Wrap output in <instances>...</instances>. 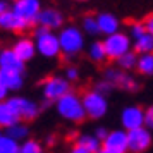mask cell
I'll use <instances>...</instances> for the list:
<instances>
[{
    "label": "cell",
    "mask_w": 153,
    "mask_h": 153,
    "mask_svg": "<svg viewBox=\"0 0 153 153\" xmlns=\"http://www.w3.org/2000/svg\"><path fill=\"white\" fill-rule=\"evenodd\" d=\"M55 110L64 120H67L71 124H81L86 119L83 103H81V97L74 91H69L67 95H64L62 98L57 100Z\"/></svg>",
    "instance_id": "obj_1"
},
{
    "label": "cell",
    "mask_w": 153,
    "mask_h": 153,
    "mask_svg": "<svg viewBox=\"0 0 153 153\" xmlns=\"http://www.w3.org/2000/svg\"><path fill=\"white\" fill-rule=\"evenodd\" d=\"M57 38H59L60 55H64L65 59L79 55L84 48V33L77 26L60 28V33L57 35Z\"/></svg>",
    "instance_id": "obj_2"
},
{
    "label": "cell",
    "mask_w": 153,
    "mask_h": 153,
    "mask_svg": "<svg viewBox=\"0 0 153 153\" xmlns=\"http://www.w3.org/2000/svg\"><path fill=\"white\" fill-rule=\"evenodd\" d=\"M35 48L36 53H40L45 59H57L60 55V47H59V38L53 31H50L47 28L38 26L35 29Z\"/></svg>",
    "instance_id": "obj_3"
},
{
    "label": "cell",
    "mask_w": 153,
    "mask_h": 153,
    "mask_svg": "<svg viewBox=\"0 0 153 153\" xmlns=\"http://www.w3.org/2000/svg\"><path fill=\"white\" fill-rule=\"evenodd\" d=\"M81 103H83L86 117L91 119V120H100L108 112V100L105 95L98 93L97 90L84 91L83 97H81Z\"/></svg>",
    "instance_id": "obj_4"
},
{
    "label": "cell",
    "mask_w": 153,
    "mask_h": 153,
    "mask_svg": "<svg viewBox=\"0 0 153 153\" xmlns=\"http://www.w3.org/2000/svg\"><path fill=\"white\" fill-rule=\"evenodd\" d=\"M5 103L10 107V110L14 112L16 117L19 120H22V122H26V120L29 122V120L38 119L40 110H42V107L36 103L35 100H31L28 97H17V95H14V97H9L5 100Z\"/></svg>",
    "instance_id": "obj_5"
},
{
    "label": "cell",
    "mask_w": 153,
    "mask_h": 153,
    "mask_svg": "<svg viewBox=\"0 0 153 153\" xmlns=\"http://www.w3.org/2000/svg\"><path fill=\"white\" fill-rule=\"evenodd\" d=\"M102 43H103L107 59H110V60H117L119 57H122L129 50H132V40L129 38V35H126L122 31L105 36Z\"/></svg>",
    "instance_id": "obj_6"
},
{
    "label": "cell",
    "mask_w": 153,
    "mask_h": 153,
    "mask_svg": "<svg viewBox=\"0 0 153 153\" xmlns=\"http://www.w3.org/2000/svg\"><path fill=\"white\" fill-rule=\"evenodd\" d=\"M69 91H72V88L64 76H48L42 83V95L47 103H55L59 98L67 95Z\"/></svg>",
    "instance_id": "obj_7"
},
{
    "label": "cell",
    "mask_w": 153,
    "mask_h": 153,
    "mask_svg": "<svg viewBox=\"0 0 153 153\" xmlns=\"http://www.w3.org/2000/svg\"><path fill=\"white\" fill-rule=\"evenodd\" d=\"M126 134H127V152L129 153H145L153 145V134L145 126L132 129V131H126Z\"/></svg>",
    "instance_id": "obj_8"
},
{
    "label": "cell",
    "mask_w": 153,
    "mask_h": 153,
    "mask_svg": "<svg viewBox=\"0 0 153 153\" xmlns=\"http://www.w3.org/2000/svg\"><path fill=\"white\" fill-rule=\"evenodd\" d=\"M103 79L114 86V88H120L126 91H136L139 88L138 81L126 71L119 69V67H107L103 72Z\"/></svg>",
    "instance_id": "obj_9"
},
{
    "label": "cell",
    "mask_w": 153,
    "mask_h": 153,
    "mask_svg": "<svg viewBox=\"0 0 153 153\" xmlns=\"http://www.w3.org/2000/svg\"><path fill=\"white\" fill-rule=\"evenodd\" d=\"M143 119H145V108H141L139 105H127L120 110V124L124 131L143 127Z\"/></svg>",
    "instance_id": "obj_10"
},
{
    "label": "cell",
    "mask_w": 153,
    "mask_h": 153,
    "mask_svg": "<svg viewBox=\"0 0 153 153\" xmlns=\"http://www.w3.org/2000/svg\"><path fill=\"white\" fill-rule=\"evenodd\" d=\"M10 10L17 14L21 19H24L28 24H33L36 22V17L42 10V2L40 0H16L14 7Z\"/></svg>",
    "instance_id": "obj_11"
},
{
    "label": "cell",
    "mask_w": 153,
    "mask_h": 153,
    "mask_svg": "<svg viewBox=\"0 0 153 153\" xmlns=\"http://www.w3.org/2000/svg\"><path fill=\"white\" fill-rule=\"evenodd\" d=\"M36 22H38V26H42V28H47L50 31H53V29H60L64 24V14L60 10H57V9H42L40 10V14L36 17Z\"/></svg>",
    "instance_id": "obj_12"
},
{
    "label": "cell",
    "mask_w": 153,
    "mask_h": 153,
    "mask_svg": "<svg viewBox=\"0 0 153 153\" xmlns=\"http://www.w3.org/2000/svg\"><path fill=\"white\" fill-rule=\"evenodd\" d=\"M28 22L21 19L17 14H14L10 9H7L5 12L0 14V29L4 31H10V33H21L28 29Z\"/></svg>",
    "instance_id": "obj_13"
},
{
    "label": "cell",
    "mask_w": 153,
    "mask_h": 153,
    "mask_svg": "<svg viewBox=\"0 0 153 153\" xmlns=\"http://www.w3.org/2000/svg\"><path fill=\"white\" fill-rule=\"evenodd\" d=\"M102 146L110 148V150H117V152H122V153H127V134H126V131L122 127L108 131V134L102 141Z\"/></svg>",
    "instance_id": "obj_14"
},
{
    "label": "cell",
    "mask_w": 153,
    "mask_h": 153,
    "mask_svg": "<svg viewBox=\"0 0 153 153\" xmlns=\"http://www.w3.org/2000/svg\"><path fill=\"white\" fill-rule=\"evenodd\" d=\"M12 52H14L17 59L21 60V62H29V60H33L36 55V48H35V42H33V38H28V36H22L19 38L17 42L14 43V47H12Z\"/></svg>",
    "instance_id": "obj_15"
},
{
    "label": "cell",
    "mask_w": 153,
    "mask_h": 153,
    "mask_svg": "<svg viewBox=\"0 0 153 153\" xmlns=\"http://www.w3.org/2000/svg\"><path fill=\"white\" fill-rule=\"evenodd\" d=\"M95 17H97L98 31L105 36L117 33L119 28H120V22H119L117 16H114L112 12H102V14L95 16Z\"/></svg>",
    "instance_id": "obj_16"
},
{
    "label": "cell",
    "mask_w": 153,
    "mask_h": 153,
    "mask_svg": "<svg viewBox=\"0 0 153 153\" xmlns=\"http://www.w3.org/2000/svg\"><path fill=\"white\" fill-rule=\"evenodd\" d=\"M0 69L5 71H14V72H21L24 74V69H26V64L21 62L17 55L10 48L0 50Z\"/></svg>",
    "instance_id": "obj_17"
},
{
    "label": "cell",
    "mask_w": 153,
    "mask_h": 153,
    "mask_svg": "<svg viewBox=\"0 0 153 153\" xmlns=\"http://www.w3.org/2000/svg\"><path fill=\"white\" fill-rule=\"evenodd\" d=\"M0 83L4 84L9 91H19L24 86V74L14 72V71L0 69Z\"/></svg>",
    "instance_id": "obj_18"
},
{
    "label": "cell",
    "mask_w": 153,
    "mask_h": 153,
    "mask_svg": "<svg viewBox=\"0 0 153 153\" xmlns=\"http://www.w3.org/2000/svg\"><path fill=\"white\" fill-rule=\"evenodd\" d=\"M4 134H5V136H9V138H12L14 141H17V143H22L24 139H28V138H29V134H31V129H29V126L26 124V122H22V120H17V122H14L12 126L5 127Z\"/></svg>",
    "instance_id": "obj_19"
},
{
    "label": "cell",
    "mask_w": 153,
    "mask_h": 153,
    "mask_svg": "<svg viewBox=\"0 0 153 153\" xmlns=\"http://www.w3.org/2000/svg\"><path fill=\"white\" fill-rule=\"evenodd\" d=\"M74 145L79 146V148H84V150H88L91 153H98V150L102 148V141L93 132H81V134L76 136V143Z\"/></svg>",
    "instance_id": "obj_20"
},
{
    "label": "cell",
    "mask_w": 153,
    "mask_h": 153,
    "mask_svg": "<svg viewBox=\"0 0 153 153\" xmlns=\"http://www.w3.org/2000/svg\"><path fill=\"white\" fill-rule=\"evenodd\" d=\"M132 52H136L138 55L153 53V36L150 33H143L136 40H132Z\"/></svg>",
    "instance_id": "obj_21"
},
{
    "label": "cell",
    "mask_w": 153,
    "mask_h": 153,
    "mask_svg": "<svg viewBox=\"0 0 153 153\" xmlns=\"http://www.w3.org/2000/svg\"><path fill=\"white\" fill-rule=\"evenodd\" d=\"M88 59L91 62L95 64H103L107 59V53H105V48H103V43L102 42H93L88 47Z\"/></svg>",
    "instance_id": "obj_22"
},
{
    "label": "cell",
    "mask_w": 153,
    "mask_h": 153,
    "mask_svg": "<svg viewBox=\"0 0 153 153\" xmlns=\"http://www.w3.org/2000/svg\"><path fill=\"white\" fill-rule=\"evenodd\" d=\"M136 69L143 76H153V53H141V55H138Z\"/></svg>",
    "instance_id": "obj_23"
},
{
    "label": "cell",
    "mask_w": 153,
    "mask_h": 153,
    "mask_svg": "<svg viewBox=\"0 0 153 153\" xmlns=\"http://www.w3.org/2000/svg\"><path fill=\"white\" fill-rule=\"evenodd\" d=\"M17 120L19 119L14 115V112L10 110V107L5 102H0V129H5V127L12 126Z\"/></svg>",
    "instance_id": "obj_24"
},
{
    "label": "cell",
    "mask_w": 153,
    "mask_h": 153,
    "mask_svg": "<svg viewBox=\"0 0 153 153\" xmlns=\"http://www.w3.org/2000/svg\"><path fill=\"white\" fill-rule=\"evenodd\" d=\"M115 62H117V67H119V69H122V71H126V72H129V71L136 69L138 53H136V52H132V50H129L127 53H124L122 57H119Z\"/></svg>",
    "instance_id": "obj_25"
},
{
    "label": "cell",
    "mask_w": 153,
    "mask_h": 153,
    "mask_svg": "<svg viewBox=\"0 0 153 153\" xmlns=\"http://www.w3.org/2000/svg\"><path fill=\"white\" fill-rule=\"evenodd\" d=\"M19 153H45V146L38 139L28 138L19 143Z\"/></svg>",
    "instance_id": "obj_26"
},
{
    "label": "cell",
    "mask_w": 153,
    "mask_h": 153,
    "mask_svg": "<svg viewBox=\"0 0 153 153\" xmlns=\"http://www.w3.org/2000/svg\"><path fill=\"white\" fill-rule=\"evenodd\" d=\"M0 153H19V143L4 134L0 138Z\"/></svg>",
    "instance_id": "obj_27"
},
{
    "label": "cell",
    "mask_w": 153,
    "mask_h": 153,
    "mask_svg": "<svg viewBox=\"0 0 153 153\" xmlns=\"http://www.w3.org/2000/svg\"><path fill=\"white\" fill-rule=\"evenodd\" d=\"M83 31L86 33V35H90V36L100 35V31H98V24H97V17H95V16H84Z\"/></svg>",
    "instance_id": "obj_28"
},
{
    "label": "cell",
    "mask_w": 153,
    "mask_h": 153,
    "mask_svg": "<svg viewBox=\"0 0 153 153\" xmlns=\"http://www.w3.org/2000/svg\"><path fill=\"white\" fill-rule=\"evenodd\" d=\"M64 77L69 81V83H74L79 79V69H77L76 65H67L65 67V72H64Z\"/></svg>",
    "instance_id": "obj_29"
},
{
    "label": "cell",
    "mask_w": 153,
    "mask_h": 153,
    "mask_svg": "<svg viewBox=\"0 0 153 153\" xmlns=\"http://www.w3.org/2000/svg\"><path fill=\"white\" fill-rule=\"evenodd\" d=\"M93 90H97L98 93H102V95H105V97H107V95H110V93H112L114 86H112V84L108 83V81L102 79V81H98V83L95 84V88H93Z\"/></svg>",
    "instance_id": "obj_30"
},
{
    "label": "cell",
    "mask_w": 153,
    "mask_h": 153,
    "mask_svg": "<svg viewBox=\"0 0 153 153\" xmlns=\"http://www.w3.org/2000/svg\"><path fill=\"white\" fill-rule=\"evenodd\" d=\"M143 33H146L143 22H132L131 29H129V38H131V40H136V38H138V36H141Z\"/></svg>",
    "instance_id": "obj_31"
},
{
    "label": "cell",
    "mask_w": 153,
    "mask_h": 153,
    "mask_svg": "<svg viewBox=\"0 0 153 153\" xmlns=\"http://www.w3.org/2000/svg\"><path fill=\"white\" fill-rule=\"evenodd\" d=\"M143 126L148 131L153 132V105H150L148 108H145V119H143Z\"/></svg>",
    "instance_id": "obj_32"
},
{
    "label": "cell",
    "mask_w": 153,
    "mask_h": 153,
    "mask_svg": "<svg viewBox=\"0 0 153 153\" xmlns=\"http://www.w3.org/2000/svg\"><path fill=\"white\" fill-rule=\"evenodd\" d=\"M143 26H145V31L146 33H150L153 36V14H148L146 16L145 22H143Z\"/></svg>",
    "instance_id": "obj_33"
},
{
    "label": "cell",
    "mask_w": 153,
    "mask_h": 153,
    "mask_svg": "<svg viewBox=\"0 0 153 153\" xmlns=\"http://www.w3.org/2000/svg\"><path fill=\"white\" fill-rule=\"evenodd\" d=\"M93 134H95V136H97L100 141H103V138L107 136V134H108V129H107L105 126H98L97 129H95V132H93Z\"/></svg>",
    "instance_id": "obj_34"
},
{
    "label": "cell",
    "mask_w": 153,
    "mask_h": 153,
    "mask_svg": "<svg viewBox=\"0 0 153 153\" xmlns=\"http://www.w3.org/2000/svg\"><path fill=\"white\" fill-rule=\"evenodd\" d=\"M9 97H10V91H9L4 84L0 83V102H5Z\"/></svg>",
    "instance_id": "obj_35"
},
{
    "label": "cell",
    "mask_w": 153,
    "mask_h": 153,
    "mask_svg": "<svg viewBox=\"0 0 153 153\" xmlns=\"http://www.w3.org/2000/svg\"><path fill=\"white\" fill-rule=\"evenodd\" d=\"M69 153H91V152H88V150H84V148H79V146H72L69 150Z\"/></svg>",
    "instance_id": "obj_36"
},
{
    "label": "cell",
    "mask_w": 153,
    "mask_h": 153,
    "mask_svg": "<svg viewBox=\"0 0 153 153\" xmlns=\"http://www.w3.org/2000/svg\"><path fill=\"white\" fill-rule=\"evenodd\" d=\"M98 153H122V152H117V150H110V148H105V146H102V148L98 150Z\"/></svg>",
    "instance_id": "obj_37"
},
{
    "label": "cell",
    "mask_w": 153,
    "mask_h": 153,
    "mask_svg": "<svg viewBox=\"0 0 153 153\" xmlns=\"http://www.w3.org/2000/svg\"><path fill=\"white\" fill-rule=\"evenodd\" d=\"M7 9H9V4L5 2V0H0V14H2V12H5Z\"/></svg>",
    "instance_id": "obj_38"
},
{
    "label": "cell",
    "mask_w": 153,
    "mask_h": 153,
    "mask_svg": "<svg viewBox=\"0 0 153 153\" xmlns=\"http://www.w3.org/2000/svg\"><path fill=\"white\" fill-rule=\"evenodd\" d=\"M45 143L48 146H52L53 143H55V136H47V139H45Z\"/></svg>",
    "instance_id": "obj_39"
},
{
    "label": "cell",
    "mask_w": 153,
    "mask_h": 153,
    "mask_svg": "<svg viewBox=\"0 0 153 153\" xmlns=\"http://www.w3.org/2000/svg\"><path fill=\"white\" fill-rule=\"evenodd\" d=\"M2 136H4V129H0V138H2Z\"/></svg>",
    "instance_id": "obj_40"
},
{
    "label": "cell",
    "mask_w": 153,
    "mask_h": 153,
    "mask_svg": "<svg viewBox=\"0 0 153 153\" xmlns=\"http://www.w3.org/2000/svg\"><path fill=\"white\" fill-rule=\"evenodd\" d=\"M76 2H86V0H76Z\"/></svg>",
    "instance_id": "obj_41"
},
{
    "label": "cell",
    "mask_w": 153,
    "mask_h": 153,
    "mask_svg": "<svg viewBox=\"0 0 153 153\" xmlns=\"http://www.w3.org/2000/svg\"><path fill=\"white\" fill-rule=\"evenodd\" d=\"M5 2H7V0H5ZM12 2H16V0H12Z\"/></svg>",
    "instance_id": "obj_42"
}]
</instances>
